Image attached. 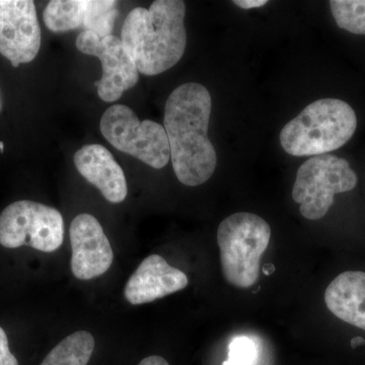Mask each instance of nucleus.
Wrapping results in <instances>:
<instances>
[{
	"label": "nucleus",
	"instance_id": "nucleus-19",
	"mask_svg": "<svg viewBox=\"0 0 365 365\" xmlns=\"http://www.w3.org/2000/svg\"><path fill=\"white\" fill-rule=\"evenodd\" d=\"M267 2V0H235L234 4L244 9H252L264 6Z\"/></svg>",
	"mask_w": 365,
	"mask_h": 365
},
{
	"label": "nucleus",
	"instance_id": "nucleus-5",
	"mask_svg": "<svg viewBox=\"0 0 365 365\" xmlns=\"http://www.w3.org/2000/svg\"><path fill=\"white\" fill-rule=\"evenodd\" d=\"M359 182L356 173L344 158L321 155L309 158L297 170L292 198L299 211L309 220L328 213L336 194L351 191Z\"/></svg>",
	"mask_w": 365,
	"mask_h": 365
},
{
	"label": "nucleus",
	"instance_id": "nucleus-15",
	"mask_svg": "<svg viewBox=\"0 0 365 365\" xmlns=\"http://www.w3.org/2000/svg\"><path fill=\"white\" fill-rule=\"evenodd\" d=\"M95 346L90 332L78 331L55 346L40 365H88Z\"/></svg>",
	"mask_w": 365,
	"mask_h": 365
},
{
	"label": "nucleus",
	"instance_id": "nucleus-7",
	"mask_svg": "<svg viewBox=\"0 0 365 365\" xmlns=\"http://www.w3.org/2000/svg\"><path fill=\"white\" fill-rule=\"evenodd\" d=\"M64 240V220L57 209L30 200L7 206L0 215V245L4 248L32 247L52 253Z\"/></svg>",
	"mask_w": 365,
	"mask_h": 365
},
{
	"label": "nucleus",
	"instance_id": "nucleus-8",
	"mask_svg": "<svg viewBox=\"0 0 365 365\" xmlns=\"http://www.w3.org/2000/svg\"><path fill=\"white\" fill-rule=\"evenodd\" d=\"M76 44L78 51L97 57L102 62V78L95 83L101 100L115 102L125 91L130 90L138 83L139 72L135 63L116 36L100 38L91 31H83L76 38Z\"/></svg>",
	"mask_w": 365,
	"mask_h": 365
},
{
	"label": "nucleus",
	"instance_id": "nucleus-2",
	"mask_svg": "<svg viewBox=\"0 0 365 365\" xmlns=\"http://www.w3.org/2000/svg\"><path fill=\"white\" fill-rule=\"evenodd\" d=\"M185 16L182 0H157L150 9L136 7L127 14L121 41L138 72L158 76L181 60L187 45Z\"/></svg>",
	"mask_w": 365,
	"mask_h": 365
},
{
	"label": "nucleus",
	"instance_id": "nucleus-9",
	"mask_svg": "<svg viewBox=\"0 0 365 365\" xmlns=\"http://www.w3.org/2000/svg\"><path fill=\"white\" fill-rule=\"evenodd\" d=\"M41 48L37 11L31 0H0V54L11 66L32 62Z\"/></svg>",
	"mask_w": 365,
	"mask_h": 365
},
{
	"label": "nucleus",
	"instance_id": "nucleus-12",
	"mask_svg": "<svg viewBox=\"0 0 365 365\" xmlns=\"http://www.w3.org/2000/svg\"><path fill=\"white\" fill-rule=\"evenodd\" d=\"M186 274L170 266L160 255L141 262L124 288V297L133 306L148 304L188 287Z\"/></svg>",
	"mask_w": 365,
	"mask_h": 365
},
{
	"label": "nucleus",
	"instance_id": "nucleus-23",
	"mask_svg": "<svg viewBox=\"0 0 365 365\" xmlns=\"http://www.w3.org/2000/svg\"><path fill=\"white\" fill-rule=\"evenodd\" d=\"M2 109V100H1V96H0V112H1Z\"/></svg>",
	"mask_w": 365,
	"mask_h": 365
},
{
	"label": "nucleus",
	"instance_id": "nucleus-4",
	"mask_svg": "<svg viewBox=\"0 0 365 365\" xmlns=\"http://www.w3.org/2000/svg\"><path fill=\"white\" fill-rule=\"evenodd\" d=\"M271 227L253 213L228 216L217 230L223 276L228 284L249 288L260 277L261 258L270 242Z\"/></svg>",
	"mask_w": 365,
	"mask_h": 365
},
{
	"label": "nucleus",
	"instance_id": "nucleus-21",
	"mask_svg": "<svg viewBox=\"0 0 365 365\" xmlns=\"http://www.w3.org/2000/svg\"><path fill=\"white\" fill-rule=\"evenodd\" d=\"M364 343L365 341L364 338L361 337L353 338L351 340V346L353 348L357 347V346H360L361 344H364Z\"/></svg>",
	"mask_w": 365,
	"mask_h": 365
},
{
	"label": "nucleus",
	"instance_id": "nucleus-22",
	"mask_svg": "<svg viewBox=\"0 0 365 365\" xmlns=\"http://www.w3.org/2000/svg\"><path fill=\"white\" fill-rule=\"evenodd\" d=\"M4 143H0V153H4Z\"/></svg>",
	"mask_w": 365,
	"mask_h": 365
},
{
	"label": "nucleus",
	"instance_id": "nucleus-6",
	"mask_svg": "<svg viewBox=\"0 0 365 365\" xmlns=\"http://www.w3.org/2000/svg\"><path fill=\"white\" fill-rule=\"evenodd\" d=\"M100 128L116 150L153 169H163L169 163L170 143L165 127L153 120L140 121L127 106L108 108L101 119Z\"/></svg>",
	"mask_w": 365,
	"mask_h": 365
},
{
	"label": "nucleus",
	"instance_id": "nucleus-11",
	"mask_svg": "<svg viewBox=\"0 0 365 365\" xmlns=\"http://www.w3.org/2000/svg\"><path fill=\"white\" fill-rule=\"evenodd\" d=\"M71 271L79 280H91L111 267L114 253L102 225L95 216L83 213L72 220Z\"/></svg>",
	"mask_w": 365,
	"mask_h": 365
},
{
	"label": "nucleus",
	"instance_id": "nucleus-10",
	"mask_svg": "<svg viewBox=\"0 0 365 365\" xmlns=\"http://www.w3.org/2000/svg\"><path fill=\"white\" fill-rule=\"evenodd\" d=\"M117 4L113 0H52L46 6L43 20L53 33L83 28L105 38L114 28Z\"/></svg>",
	"mask_w": 365,
	"mask_h": 365
},
{
	"label": "nucleus",
	"instance_id": "nucleus-17",
	"mask_svg": "<svg viewBox=\"0 0 365 365\" xmlns=\"http://www.w3.org/2000/svg\"><path fill=\"white\" fill-rule=\"evenodd\" d=\"M257 348L248 337H237L228 347V359L223 365H254Z\"/></svg>",
	"mask_w": 365,
	"mask_h": 365
},
{
	"label": "nucleus",
	"instance_id": "nucleus-13",
	"mask_svg": "<svg viewBox=\"0 0 365 365\" xmlns=\"http://www.w3.org/2000/svg\"><path fill=\"white\" fill-rule=\"evenodd\" d=\"M74 165L86 181L100 190L111 203H121L128 193L123 170L101 144H86L74 153Z\"/></svg>",
	"mask_w": 365,
	"mask_h": 365
},
{
	"label": "nucleus",
	"instance_id": "nucleus-14",
	"mask_svg": "<svg viewBox=\"0 0 365 365\" xmlns=\"http://www.w3.org/2000/svg\"><path fill=\"white\" fill-rule=\"evenodd\" d=\"M325 302L334 316L365 331V272L341 273L327 287Z\"/></svg>",
	"mask_w": 365,
	"mask_h": 365
},
{
	"label": "nucleus",
	"instance_id": "nucleus-16",
	"mask_svg": "<svg viewBox=\"0 0 365 365\" xmlns=\"http://www.w3.org/2000/svg\"><path fill=\"white\" fill-rule=\"evenodd\" d=\"M330 6L339 28L365 35V0H332Z\"/></svg>",
	"mask_w": 365,
	"mask_h": 365
},
{
	"label": "nucleus",
	"instance_id": "nucleus-18",
	"mask_svg": "<svg viewBox=\"0 0 365 365\" xmlns=\"http://www.w3.org/2000/svg\"><path fill=\"white\" fill-rule=\"evenodd\" d=\"M0 365H19L18 359L9 350V339L0 327Z\"/></svg>",
	"mask_w": 365,
	"mask_h": 365
},
{
	"label": "nucleus",
	"instance_id": "nucleus-20",
	"mask_svg": "<svg viewBox=\"0 0 365 365\" xmlns=\"http://www.w3.org/2000/svg\"><path fill=\"white\" fill-rule=\"evenodd\" d=\"M138 365H170L169 362L162 356L158 355H153V356L146 357L143 361L139 362Z\"/></svg>",
	"mask_w": 365,
	"mask_h": 365
},
{
	"label": "nucleus",
	"instance_id": "nucleus-1",
	"mask_svg": "<svg viewBox=\"0 0 365 365\" xmlns=\"http://www.w3.org/2000/svg\"><path fill=\"white\" fill-rule=\"evenodd\" d=\"M211 108L207 88L195 83L178 86L165 104L163 127L170 160L178 180L186 186L207 182L217 165L215 146L207 136Z\"/></svg>",
	"mask_w": 365,
	"mask_h": 365
},
{
	"label": "nucleus",
	"instance_id": "nucleus-3",
	"mask_svg": "<svg viewBox=\"0 0 365 365\" xmlns=\"http://www.w3.org/2000/svg\"><path fill=\"white\" fill-rule=\"evenodd\" d=\"M356 127L351 106L337 98H322L283 127L280 143L294 157L327 155L347 143Z\"/></svg>",
	"mask_w": 365,
	"mask_h": 365
}]
</instances>
